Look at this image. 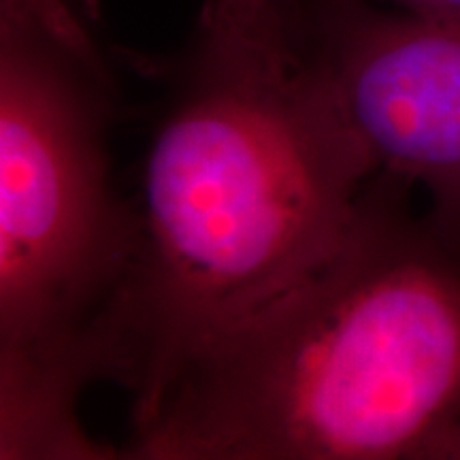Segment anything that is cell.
Listing matches in <instances>:
<instances>
[{
    "label": "cell",
    "instance_id": "cell-5",
    "mask_svg": "<svg viewBox=\"0 0 460 460\" xmlns=\"http://www.w3.org/2000/svg\"><path fill=\"white\" fill-rule=\"evenodd\" d=\"M0 22L37 26L75 41H92L88 28L65 0H0Z\"/></svg>",
    "mask_w": 460,
    "mask_h": 460
},
{
    "label": "cell",
    "instance_id": "cell-2",
    "mask_svg": "<svg viewBox=\"0 0 460 460\" xmlns=\"http://www.w3.org/2000/svg\"><path fill=\"white\" fill-rule=\"evenodd\" d=\"M376 172L341 245L205 345L137 460H427L460 418V230Z\"/></svg>",
    "mask_w": 460,
    "mask_h": 460
},
{
    "label": "cell",
    "instance_id": "cell-4",
    "mask_svg": "<svg viewBox=\"0 0 460 460\" xmlns=\"http://www.w3.org/2000/svg\"><path fill=\"white\" fill-rule=\"evenodd\" d=\"M309 48L376 172L422 186L460 230V15L298 0Z\"/></svg>",
    "mask_w": 460,
    "mask_h": 460
},
{
    "label": "cell",
    "instance_id": "cell-7",
    "mask_svg": "<svg viewBox=\"0 0 460 460\" xmlns=\"http://www.w3.org/2000/svg\"><path fill=\"white\" fill-rule=\"evenodd\" d=\"M427 460H460V418L430 446Z\"/></svg>",
    "mask_w": 460,
    "mask_h": 460
},
{
    "label": "cell",
    "instance_id": "cell-6",
    "mask_svg": "<svg viewBox=\"0 0 460 460\" xmlns=\"http://www.w3.org/2000/svg\"><path fill=\"white\" fill-rule=\"evenodd\" d=\"M371 3H390L396 9L424 15H460V0H371Z\"/></svg>",
    "mask_w": 460,
    "mask_h": 460
},
{
    "label": "cell",
    "instance_id": "cell-8",
    "mask_svg": "<svg viewBox=\"0 0 460 460\" xmlns=\"http://www.w3.org/2000/svg\"><path fill=\"white\" fill-rule=\"evenodd\" d=\"M217 7L233 11V13H245V15H264L273 13L286 7L288 0H214Z\"/></svg>",
    "mask_w": 460,
    "mask_h": 460
},
{
    "label": "cell",
    "instance_id": "cell-3",
    "mask_svg": "<svg viewBox=\"0 0 460 460\" xmlns=\"http://www.w3.org/2000/svg\"><path fill=\"white\" fill-rule=\"evenodd\" d=\"M113 79L96 41L0 22V458H122L77 405L132 252L109 180Z\"/></svg>",
    "mask_w": 460,
    "mask_h": 460
},
{
    "label": "cell",
    "instance_id": "cell-1",
    "mask_svg": "<svg viewBox=\"0 0 460 460\" xmlns=\"http://www.w3.org/2000/svg\"><path fill=\"white\" fill-rule=\"evenodd\" d=\"M373 175L298 0L267 15L209 0L149 141L105 326V379L132 393V427L194 354L341 245Z\"/></svg>",
    "mask_w": 460,
    "mask_h": 460
}]
</instances>
